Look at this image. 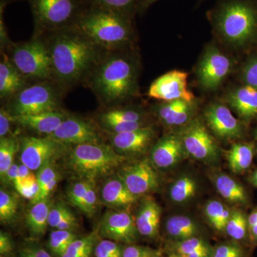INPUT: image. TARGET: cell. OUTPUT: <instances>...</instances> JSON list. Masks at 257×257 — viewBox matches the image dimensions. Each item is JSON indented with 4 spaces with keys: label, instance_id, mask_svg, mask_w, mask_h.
<instances>
[{
    "label": "cell",
    "instance_id": "cell-22",
    "mask_svg": "<svg viewBox=\"0 0 257 257\" xmlns=\"http://www.w3.org/2000/svg\"><path fill=\"white\" fill-rule=\"evenodd\" d=\"M101 196L102 202L106 205L119 209L130 207L138 199L118 176L106 181L101 188Z\"/></svg>",
    "mask_w": 257,
    "mask_h": 257
},
{
    "label": "cell",
    "instance_id": "cell-4",
    "mask_svg": "<svg viewBox=\"0 0 257 257\" xmlns=\"http://www.w3.org/2000/svg\"><path fill=\"white\" fill-rule=\"evenodd\" d=\"M124 157L101 144L74 145L69 157V167L83 180L94 182L111 175L122 165Z\"/></svg>",
    "mask_w": 257,
    "mask_h": 257
},
{
    "label": "cell",
    "instance_id": "cell-24",
    "mask_svg": "<svg viewBox=\"0 0 257 257\" xmlns=\"http://www.w3.org/2000/svg\"><path fill=\"white\" fill-rule=\"evenodd\" d=\"M192 102L184 100L167 101L161 106L160 119L170 126H179L187 123L192 114Z\"/></svg>",
    "mask_w": 257,
    "mask_h": 257
},
{
    "label": "cell",
    "instance_id": "cell-28",
    "mask_svg": "<svg viewBox=\"0 0 257 257\" xmlns=\"http://www.w3.org/2000/svg\"><path fill=\"white\" fill-rule=\"evenodd\" d=\"M167 234L177 241L194 237L199 233V227L190 218L186 216H173L166 222Z\"/></svg>",
    "mask_w": 257,
    "mask_h": 257
},
{
    "label": "cell",
    "instance_id": "cell-43",
    "mask_svg": "<svg viewBox=\"0 0 257 257\" xmlns=\"http://www.w3.org/2000/svg\"><path fill=\"white\" fill-rule=\"evenodd\" d=\"M70 214H72L71 211L62 203H58L52 206L49 214V226L56 229L57 226Z\"/></svg>",
    "mask_w": 257,
    "mask_h": 257
},
{
    "label": "cell",
    "instance_id": "cell-17",
    "mask_svg": "<svg viewBox=\"0 0 257 257\" xmlns=\"http://www.w3.org/2000/svg\"><path fill=\"white\" fill-rule=\"evenodd\" d=\"M185 152L179 135H169L161 139L152 149V161L159 168H170L183 159Z\"/></svg>",
    "mask_w": 257,
    "mask_h": 257
},
{
    "label": "cell",
    "instance_id": "cell-1",
    "mask_svg": "<svg viewBox=\"0 0 257 257\" xmlns=\"http://www.w3.org/2000/svg\"><path fill=\"white\" fill-rule=\"evenodd\" d=\"M48 50L54 77L69 85L90 75L99 61V48L78 30L59 32L53 37Z\"/></svg>",
    "mask_w": 257,
    "mask_h": 257
},
{
    "label": "cell",
    "instance_id": "cell-27",
    "mask_svg": "<svg viewBox=\"0 0 257 257\" xmlns=\"http://www.w3.org/2000/svg\"><path fill=\"white\" fill-rule=\"evenodd\" d=\"M253 155V144L240 143L232 145L226 152L230 170L234 173H241L247 170L252 164Z\"/></svg>",
    "mask_w": 257,
    "mask_h": 257
},
{
    "label": "cell",
    "instance_id": "cell-44",
    "mask_svg": "<svg viewBox=\"0 0 257 257\" xmlns=\"http://www.w3.org/2000/svg\"><path fill=\"white\" fill-rule=\"evenodd\" d=\"M58 177V174H57L55 167L52 165V162L43 166L41 169L38 170V173L37 175V181L40 185V191Z\"/></svg>",
    "mask_w": 257,
    "mask_h": 257
},
{
    "label": "cell",
    "instance_id": "cell-18",
    "mask_svg": "<svg viewBox=\"0 0 257 257\" xmlns=\"http://www.w3.org/2000/svg\"><path fill=\"white\" fill-rule=\"evenodd\" d=\"M155 137V131L150 126H144L133 131L113 134L111 143L119 153H143Z\"/></svg>",
    "mask_w": 257,
    "mask_h": 257
},
{
    "label": "cell",
    "instance_id": "cell-48",
    "mask_svg": "<svg viewBox=\"0 0 257 257\" xmlns=\"http://www.w3.org/2000/svg\"><path fill=\"white\" fill-rule=\"evenodd\" d=\"M19 257H52L43 248L37 246H26L21 250Z\"/></svg>",
    "mask_w": 257,
    "mask_h": 257
},
{
    "label": "cell",
    "instance_id": "cell-9",
    "mask_svg": "<svg viewBox=\"0 0 257 257\" xmlns=\"http://www.w3.org/2000/svg\"><path fill=\"white\" fill-rule=\"evenodd\" d=\"M35 23L47 30L60 28L73 18L74 0H31Z\"/></svg>",
    "mask_w": 257,
    "mask_h": 257
},
{
    "label": "cell",
    "instance_id": "cell-13",
    "mask_svg": "<svg viewBox=\"0 0 257 257\" xmlns=\"http://www.w3.org/2000/svg\"><path fill=\"white\" fill-rule=\"evenodd\" d=\"M231 69V60L216 47H209L198 67L197 74L201 85L214 90L227 77Z\"/></svg>",
    "mask_w": 257,
    "mask_h": 257
},
{
    "label": "cell",
    "instance_id": "cell-34",
    "mask_svg": "<svg viewBox=\"0 0 257 257\" xmlns=\"http://www.w3.org/2000/svg\"><path fill=\"white\" fill-rule=\"evenodd\" d=\"M100 121L103 126L113 124L143 122L141 113L130 109H111L101 115Z\"/></svg>",
    "mask_w": 257,
    "mask_h": 257
},
{
    "label": "cell",
    "instance_id": "cell-19",
    "mask_svg": "<svg viewBox=\"0 0 257 257\" xmlns=\"http://www.w3.org/2000/svg\"><path fill=\"white\" fill-rule=\"evenodd\" d=\"M67 117V114L57 110L13 116L14 121L18 124L46 136L53 133Z\"/></svg>",
    "mask_w": 257,
    "mask_h": 257
},
{
    "label": "cell",
    "instance_id": "cell-15",
    "mask_svg": "<svg viewBox=\"0 0 257 257\" xmlns=\"http://www.w3.org/2000/svg\"><path fill=\"white\" fill-rule=\"evenodd\" d=\"M63 145L100 143L99 135L92 124L76 117H67L53 133L49 135Z\"/></svg>",
    "mask_w": 257,
    "mask_h": 257
},
{
    "label": "cell",
    "instance_id": "cell-10",
    "mask_svg": "<svg viewBox=\"0 0 257 257\" xmlns=\"http://www.w3.org/2000/svg\"><path fill=\"white\" fill-rule=\"evenodd\" d=\"M63 144L50 137H27L22 141L20 147L21 163L32 171L39 170L50 163L63 149Z\"/></svg>",
    "mask_w": 257,
    "mask_h": 257
},
{
    "label": "cell",
    "instance_id": "cell-12",
    "mask_svg": "<svg viewBox=\"0 0 257 257\" xmlns=\"http://www.w3.org/2000/svg\"><path fill=\"white\" fill-rule=\"evenodd\" d=\"M187 79V72L171 71L152 82L148 90V95L159 100H184L192 102L194 96L189 90Z\"/></svg>",
    "mask_w": 257,
    "mask_h": 257
},
{
    "label": "cell",
    "instance_id": "cell-14",
    "mask_svg": "<svg viewBox=\"0 0 257 257\" xmlns=\"http://www.w3.org/2000/svg\"><path fill=\"white\" fill-rule=\"evenodd\" d=\"M118 177L133 194L139 196L159 187V176L147 160L121 167Z\"/></svg>",
    "mask_w": 257,
    "mask_h": 257
},
{
    "label": "cell",
    "instance_id": "cell-7",
    "mask_svg": "<svg viewBox=\"0 0 257 257\" xmlns=\"http://www.w3.org/2000/svg\"><path fill=\"white\" fill-rule=\"evenodd\" d=\"M13 97L10 111L13 116L56 110L58 103L55 89L45 83L24 88Z\"/></svg>",
    "mask_w": 257,
    "mask_h": 257
},
{
    "label": "cell",
    "instance_id": "cell-16",
    "mask_svg": "<svg viewBox=\"0 0 257 257\" xmlns=\"http://www.w3.org/2000/svg\"><path fill=\"white\" fill-rule=\"evenodd\" d=\"M204 116L209 127L221 140H234L242 136V124L226 106L211 104L206 109Z\"/></svg>",
    "mask_w": 257,
    "mask_h": 257
},
{
    "label": "cell",
    "instance_id": "cell-30",
    "mask_svg": "<svg viewBox=\"0 0 257 257\" xmlns=\"http://www.w3.org/2000/svg\"><path fill=\"white\" fill-rule=\"evenodd\" d=\"M99 236L97 229L84 237L77 238L61 257H90Z\"/></svg>",
    "mask_w": 257,
    "mask_h": 257
},
{
    "label": "cell",
    "instance_id": "cell-54",
    "mask_svg": "<svg viewBox=\"0 0 257 257\" xmlns=\"http://www.w3.org/2000/svg\"><path fill=\"white\" fill-rule=\"evenodd\" d=\"M156 1H158V0H145L144 1V5L145 6H147V5H152V3H155Z\"/></svg>",
    "mask_w": 257,
    "mask_h": 257
},
{
    "label": "cell",
    "instance_id": "cell-6",
    "mask_svg": "<svg viewBox=\"0 0 257 257\" xmlns=\"http://www.w3.org/2000/svg\"><path fill=\"white\" fill-rule=\"evenodd\" d=\"M10 60L25 77L47 79L53 75L50 51L40 40L17 45Z\"/></svg>",
    "mask_w": 257,
    "mask_h": 257
},
{
    "label": "cell",
    "instance_id": "cell-38",
    "mask_svg": "<svg viewBox=\"0 0 257 257\" xmlns=\"http://www.w3.org/2000/svg\"><path fill=\"white\" fill-rule=\"evenodd\" d=\"M122 251L117 242L106 239L96 243L94 250L95 257H121Z\"/></svg>",
    "mask_w": 257,
    "mask_h": 257
},
{
    "label": "cell",
    "instance_id": "cell-20",
    "mask_svg": "<svg viewBox=\"0 0 257 257\" xmlns=\"http://www.w3.org/2000/svg\"><path fill=\"white\" fill-rule=\"evenodd\" d=\"M161 213L160 205L153 199H144L135 219L139 234L145 237H156L160 229Z\"/></svg>",
    "mask_w": 257,
    "mask_h": 257
},
{
    "label": "cell",
    "instance_id": "cell-52",
    "mask_svg": "<svg viewBox=\"0 0 257 257\" xmlns=\"http://www.w3.org/2000/svg\"><path fill=\"white\" fill-rule=\"evenodd\" d=\"M248 235H249L250 241L253 246L257 245V222L253 225L252 227L248 229Z\"/></svg>",
    "mask_w": 257,
    "mask_h": 257
},
{
    "label": "cell",
    "instance_id": "cell-57",
    "mask_svg": "<svg viewBox=\"0 0 257 257\" xmlns=\"http://www.w3.org/2000/svg\"><path fill=\"white\" fill-rule=\"evenodd\" d=\"M256 140H257V132H256Z\"/></svg>",
    "mask_w": 257,
    "mask_h": 257
},
{
    "label": "cell",
    "instance_id": "cell-46",
    "mask_svg": "<svg viewBox=\"0 0 257 257\" xmlns=\"http://www.w3.org/2000/svg\"><path fill=\"white\" fill-rule=\"evenodd\" d=\"M157 253L156 251L145 246L128 244L123 249L121 257H152Z\"/></svg>",
    "mask_w": 257,
    "mask_h": 257
},
{
    "label": "cell",
    "instance_id": "cell-51",
    "mask_svg": "<svg viewBox=\"0 0 257 257\" xmlns=\"http://www.w3.org/2000/svg\"><path fill=\"white\" fill-rule=\"evenodd\" d=\"M19 165L17 164H13V166L10 167V170L7 172L3 181L4 182H10V183H14L15 179L18 176Z\"/></svg>",
    "mask_w": 257,
    "mask_h": 257
},
{
    "label": "cell",
    "instance_id": "cell-5",
    "mask_svg": "<svg viewBox=\"0 0 257 257\" xmlns=\"http://www.w3.org/2000/svg\"><path fill=\"white\" fill-rule=\"evenodd\" d=\"M216 23L225 40L240 46L251 41L256 35L257 12L243 2H231L221 8Z\"/></svg>",
    "mask_w": 257,
    "mask_h": 257
},
{
    "label": "cell",
    "instance_id": "cell-47",
    "mask_svg": "<svg viewBox=\"0 0 257 257\" xmlns=\"http://www.w3.org/2000/svg\"><path fill=\"white\" fill-rule=\"evenodd\" d=\"M14 121L9 111L2 107L0 110V138H5L10 132L11 123Z\"/></svg>",
    "mask_w": 257,
    "mask_h": 257
},
{
    "label": "cell",
    "instance_id": "cell-32",
    "mask_svg": "<svg viewBox=\"0 0 257 257\" xmlns=\"http://www.w3.org/2000/svg\"><path fill=\"white\" fill-rule=\"evenodd\" d=\"M197 184L191 177H181L172 184L170 189V197L177 203H183L192 199L197 192Z\"/></svg>",
    "mask_w": 257,
    "mask_h": 257
},
{
    "label": "cell",
    "instance_id": "cell-21",
    "mask_svg": "<svg viewBox=\"0 0 257 257\" xmlns=\"http://www.w3.org/2000/svg\"><path fill=\"white\" fill-rule=\"evenodd\" d=\"M229 105L241 119L249 121L257 118V89L249 85L235 89L227 96Z\"/></svg>",
    "mask_w": 257,
    "mask_h": 257
},
{
    "label": "cell",
    "instance_id": "cell-23",
    "mask_svg": "<svg viewBox=\"0 0 257 257\" xmlns=\"http://www.w3.org/2000/svg\"><path fill=\"white\" fill-rule=\"evenodd\" d=\"M25 78L23 74L5 54L0 63V96L11 97L24 89Z\"/></svg>",
    "mask_w": 257,
    "mask_h": 257
},
{
    "label": "cell",
    "instance_id": "cell-56",
    "mask_svg": "<svg viewBox=\"0 0 257 257\" xmlns=\"http://www.w3.org/2000/svg\"><path fill=\"white\" fill-rule=\"evenodd\" d=\"M152 257H161V256H159L158 253H157V254H155V256H153Z\"/></svg>",
    "mask_w": 257,
    "mask_h": 257
},
{
    "label": "cell",
    "instance_id": "cell-41",
    "mask_svg": "<svg viewBox=\"0 0 257 257\" xmlns=\"http://www.w3.org/2000/svg\"><path fill=\"white\" fill-rule=\"evenodd\" d=\"M94 182L89 181L87 193L81 211L88 216H92L95 213L97 206V194H96Z\"/></svg>",
    "mask_w": 257,
    "mask_h": 257
},
{
    "label": "cell",
    "instance_id": "cell-31",
    "mask_svg": "<svg viewBox=\"0 0 257 257\" xmlns=\"http://www.w3.org/2000/svg\"><path fill=\"white\" fill-rule=\"evenodd\" d=\"M77 239L73 231L55 229L51 232L48 240V248L56 256L61 257L74 240Z\"/></svg>",
    "mask_w": 257,
    "mask_h": 257
},
{
    "label": "cell",
    "instance_id": "cell-3",
    "mask_svg": "<svg viewBox=\"0 0 257 257\" xmlns=\"http://www.w3.org/2000/svg\"><path fill=\"white\" fill-rule=\"evenodd\" d=\"M76 30L101 48H116L127 42L131 35L124 13L94 6L79 17Z\"/></svg>",
    "mask_w": 257,
    "mask_h": 257
},
{
    "label": "cell",
    "instance_id": "cell-2",
    "mask_svg": "<svg viewBox=\"0 0 257 257\" xmlns=\"http://www.w3.org/2000/svg\"><path fill=\"white\" fill-rule=\"evenodd\" d=\"M135 68L126 57L111 55L101 59L90 74L91 87L106 104L128 98L136 86Z\"/></svg>",
    "mask_w": 257,
    "mask_h": 257
},
{
    "label": "cell",
    "instance_id": "cell-25",
    "mask_svg": "<svg viewBox=\"0 0 257 257\" xmlns=\"http://www.w3.org/2000/svg\"><path fill=\"white\" fill-rule=\"evenodd\" d=\"M52 207V202L49 199L32 204L27 214L26 224L34 236H41L46 232Z\"/></svg>",
    "mask_w": 257,
    "mask_h": 257
},
{
    "label": "cell",
    "instance_id": "cell-40",
    "mask_svg": "<svg viewBox=\"0 0 257 257\" xmlns=\"http://www.w3.org/2000/svg\"><path fill=\"white\" fill-rule=\"evenodd\" d=\"M211 257H245L242 247L236 242L221 243L213 251Z\"/></svg>",
    "mask_w": 257,
    "mask_h": 257
},
{
    "label": "cell",
    "instance_id": "cell-36",
    "mask_svg": "<svg viewBox=\"0 0 257 257\" xmlns=\"http://www.w3.org/2000/svg\"><path fill=\"white\" fill-rule=\"evenodd\" d=\"M214 248L210 243L202 238L194 236L189 239L176 241L172 246V254L184 256L191 253L202 251H210Z\"/></svg>",
    "mask_w": 257,
    "mask_h": 257
},
{
    "label": "cell",
    "instance_id": "cell-33",
    "mask_svg": "<svg viewBox=\"0 0 257 257\" xmlns=\"http://www.w3.org/2000/svg\"><path fill=\"white\" fill-rule=\"evenodd\" d=\"M18 148V141L15 138L5 137L0 140V176L3 180L8 171L14 164Z\"/></svg>",
    "mask_w": 257,
    "mask_h": 257
},
{
    "label": "cell",
    "instance_id": "cell-26",
    "mask_svg": "<svg viewBox=\"0 0 257 257\" xmlns=\"http://www.w3.org/2000/svg\"><path fill=\"white\" fill-rule=\"evenodd\" d=\"M216 189L221 197L232 204H245L248 202L244 188L229 175L220 174L214 180Z\"/></svg>",
    "mask_w": 257,
    "mask_h": 257
},
{
    "label": "cell",
    "instance_id": "cell-42",
    "mask_svg": "<svg viewBox=\"0 0 257 257\" xmlns=\"http://www.w3.org/2000/svg\"><path fill=\"white\" fill-rule=\"evenodd\" d=\"M94 6L124 13L136 0H92Z\"/></svg>",
    "mask_w": 257,
    "mask_h": 257
},
{
    "label": "cell",
    "instance_id": "cell-49",
    "mask_svg": "<svg viewBox=\"0 0 257 257\" xmlns=\"http://www.w3.org/2000/svg\"><path fill=\"white\" fill-rule=\"evenodd\" d=\"M13 243L10 235L7 233L0 232V253L1 254H6L13 251Z\"/></svg>",
    "mask_w": 257,
    "mask_h": 257
},
{
    "label": "cell",
    "instance_id": "cell-35",
    "mask_svg": "<svg viewBox=\"0 0 257 257\" xmlns=\"http://www.w3.org/2000/svg\"><path fill=\"white\" fill-rule=\"evenodd\" d=\"M225 231L230 237L236 241L246 239L248 234V217L241 211H231Z\"/></svg>",
    "mask_w": 257,
    "mask_h": 257
},
{
    "label": "cell",
    "instance_id": "cell-11",
    "mask_svg": "<svg viewBox=\"0 0 257 257\" xmlns=\"http://www.w3.org/2000/svg\"><path fill=\"white\" fill-rule=\"evenodd\" d=\"M99 236L116 242L133 244L139 231L133 216L123 210L109 211L104 214L98 229Z\"/></svg>",
    "mask_w": 257,
    "mask_h": 257
},
{
    "label": "cell",
    "instance_id": "cell-37",
    "mask_svg": "<svg viewBox=\"0 0 257 257\" xmlns=\"http://www.w3.org/2000/svg\"><path fill=\"white\" fill-rule=\"evenodd\" d=\"M18 199L14 194L4 189L0 190V219L3 222L14 219L18 211Z\"/></svg>",
    "mask_w": 257,
    "mask_h": 257
},
{
    "label": "cell",
    "instance_id": "cell-8",
    "mask_svg": "<svg viewBox=\"0 0 257 257\" xmlns=\"http://www.w3.org/2000/svg\"><path fill=\"white\" fill-rule=\"evenodd\" d=\"M179 137L186 152L196 160L211 162L217 159V144L200 120L189 123Z\"/></svg>",
    "mask_w": 257,
    "mask_h": 257
},
{
    "label": "cell",
    "instance_id": "cell-45",
    "mask_svg": "<svg viewBox=\"0 0 257 257\" xmlns=\"http://www.w3.org/2000/svg\"><path fill=\"white\" fill-rule=\"evenodd\" d=\"M242 77L246 85L257 89V58L251 59L244 66Z\"/></svg>",
    "mask_w": 257,
    "mask_h": 257
},
{
    "label": "cell",
    "instance_id": "cell-50",
    "mask_svg": "<svg viewBox=\"0 0 257 257\" xmlns=\"http://www.w3.org/2000/svg\"><path fill=\"white\" fill-rule=\"evenodd\" d=\"M77 221L74 214H70L65 218L60 224L57 226L55 229L68 230V231H74L77 227Z\"/></svg>",
    "mask_w": 257,
    "mask_h": 257
},
{
    "label": "cell",
    "instance_id": "cell-53",
    "mask_svg": "<svg viewBox=\"0 0 257 257\" xmlns=\"http://www.w3.org/2000/svg\"><path fill=\"white\" fill-rule=\"evenodd\" d=\"M250 182L252 185L257 187V170L253 172L252 175L250 177Z\"/></svg>",
    "mask_w": 257,
    "mask_h": 257
},
{
    "label": "cell",
    "instance_id": "cell-55",
    "mask_svg": "<svg viewBox=\"0 0 257 257\" xmlns=\"http://www.w3.org/2000/svg\"><path fill=\"white\" fill-rule=\"evenodd\" d=\"M170 257H182V256H178V255L172 254V255H171Z\"/></svg>",
    "mask_w": 257,
    "mask_h": 257
},
{
    "label": "cell",
    "instance_id": "cell-39",
    "mask_svg": "<svg viewBox=\"0 0 257 257\" xmlns=\"http://www.w3.org/2000/svg\"><path fill=\"white\" fill-rule=\"evenodd\" d=\"M89 181L82 180L74 184L67 193L69 202L74 207L82 209L86 193H87Z\"/></svg>",
    "mask_w": 257,
    "mask_h": 257
},
{
    "label": "cell",
    "instance_id": "cell-29",
    "mask_svg": "<svg viewBox=\"0 0 257 257\" xmlns=\"http://www.w3.org/2000/svg\"><path fill=\"white\" fill-rule=\"evenodd\" d=\"M231 211L219 201L213 200L207 203L205 214L208 221L214 229L224 231L229 221Z\"/></svg>",
    "mask_w": 257,
    "mask_h": 257
},
{
    "label": "cell",
    "instance_id": "cell-58",
    "mask_svg": "<svg viewBox=\"0 0 257 257\" xmlns=\"http://www.w3.org/2000/svg\"><path fill=\"white\" fill-rule=\"evenodd\" d=\"M1 257H3V256H1Z\"/></svg>",
    "mask_w": 257,
    "mask_h": 257
}]
</instances>
